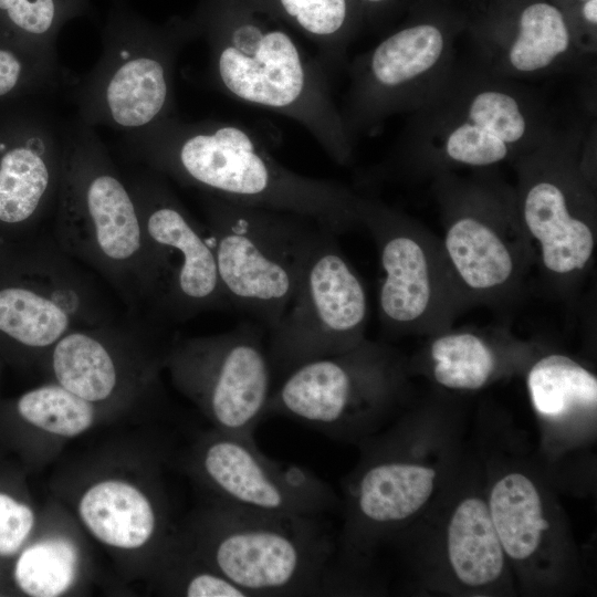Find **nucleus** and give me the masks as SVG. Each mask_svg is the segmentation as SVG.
Wrapping results in <instances>:
<instances>
[{
    "mask_svg": "<svg viewBox=\"0 0 597 597\" xmlns=\"http://www.w3.org/2000/svg\"><path fill=\"white\" fill-rule=\"evenodd\" d=\"M129 156L167 180L244 206L314 219L335 234L358 223V195L281 164L238 123L171 115L125 134Z\"/></svg>",
    "mask_w": 597,
    "mask_h": 597,
    "instance_id": "nucleus-1",
    "label": "nucleus"
},
{
    "mask_svg": "<svg viewBox=\"0 0 597 597\" xmlns=\"http://www.w3.org/2000/svg\"><path fill=\"white\" fill-rule=\"evenodd\" d=\"M192 25L207 43L209 77L218 91L296 122L333 161H350L355 142L329 74L286 30L235 0L214 2Z\"/></svg>",
    "mask_w": 597,
    "mask_h": 597,
    "instance_id": "nucleus-2",
    "label": "nucleus"
},
{
    "mask_svg": "<svg viewBox=\"0 0 597 597\" xmlns=\"http://www.w3.org/2000/svg\"><path fill=\"white\" fill-rule=\"evenodd\" d=\"M544 103L519 81L480 62L455 65L415 112L386 166L402 174H443L515 161L553 128Z\"/></svg>",
    "mask_w": 597,
    "mask_h": 597,
    "instance_id": "nucleus-3",
    "label": "nucleus"
},
{
    "mask_svg": "<svg viewBox=\"0 0 597 597\" xmlns=\"http://www.w3.org/2000/svg\"><path fill=\"white\" fill-rule=\"evenodd\" d=\"M52 238L132 312L151 313L155 282L137 203L105 144L77 117L64 121Z\"/></svg>",
    "mask_w": 597,
    "mask_h": 597,
    "instance_id": "nucleus-4",
    "label": "nucleus"
},
{
    "mask_svg": "<svg viewBox=\"0 0 597 597\" xmlns=\"http://www.w3.org/2000/svg\"><path fill=\"white\" fill-rule=\"evenodd\" d=\"M182 541L248 597L326 595L333 547L320 517L214 499Z\"/></svg>",
    "mask_w": 597,
    "mask_h": 597,
    "instance_id": "nucleus-5",
    "label": "nucleus"
},
{
    "mask_svg": "<svg viewBox=\"0 0 597 597\" xmlns=\"http://www.w3.org/2000/svg\"><path fill=\"white\" fill-rule=\"evenodd\" d=\"M199 193L230 307L269 332L295 297L311 252L326 228L302 214Z\"/></svg>",
    "mask_w": 597,
    "mask_h": 597,
    "instance_id": "nucleus-6",
    "label": "nucleus"
},
{
    "mask_svg": "<svg viewBox=\"0 0 597 597\" xmlns=\"http://www.w3.org/2000/svg\"><path fill=\"white\" fill-rule=\"evenodd\" d=\"M195 36L193 25H156L116 4L103 30L97 63L72 84L75 117L93 128L126 134L175 115L176 62Z\"/></svg>",
    "mask_w": 597,
    "mask_h": 597,
    "instance_id": "nucleus-7",
    "label": "nucleus"
},
{
    "mask_svg": "<svg viewBox=\"0 0 597 597\" xmlns=\"http://www.w3.org/2000/svg\"><path fill=\"white\" fill-rule=\"evenodd\" d=\"M591 130L582 124L553 127L516 164L515 207L528 245H536L543 271L553 280H575L596 247V200L585 157Z\"/></svg>",
    "mask_w": 597,
    "mask_h": 597,
    "instance_id": "nucleus-8",
    "label": "nucleus"
},
{
    "mask_svg": "<svg viewBox=\"0 0 597 597\" xmlns=\"http://www.w3.org/2000/svg\"><path fill=\"white\" fill-rule=\"evenodd\" d=\"M98 280L52 235L17 249L1 243L0 338L44 356L71 331L117 320Z\"/></svg>",
    "mask_w": 597,
    "mask_h": 597,
    "instance_id": "nucleus-9",
    "label": "nucleus"
},
{
    "mask_svg": "<svg viewBox=\"0 0 597 597\" xmlns=\"http://www.w3.org/2000/svg\"><path fill=\"white\" fill-rule=\"evenodd\" d=\"M123 172L137 203L153 269V318L181 323L231 308L206 227L161 175L142 165Z\"/></svg>",
    "mask_w": 597,
    "mask_h": 597,
    "instance_id": "nucleus-10",
    "label": "nucleus"
},
{
    "mask_svg": "<svg viewBox=\"0 0 597 597\" xmlns=\"http://www.w3.org/2000/svg\"><path fill=\"white\" fill-rule=\"evenodd\" d=\"M266 338L248 318L224 333L170 343L165 367L213 429L253 437L272 394Z\"/></svg>",
    "mask_w": 597,
    "mask_h": 597,
    "instance_id": "nucleus-11",
    "label": "nucleus"
},
{
    "mask_svg": "<svg viewBox=\"0 0 597 597\" xmlns=\"http://www.w3.org/2000/svg\"><path fill=\"white\" fill-rule=\"evenodd\" d=\"M437 184L444 219L442 251L458 287L486 298L512 290L530 254L514 190L450 172L440 174Z\"/></svg>",
    "mask_w": 597,
    "mask_h": 597,
    "instance_id": "nucleus-12",
    "label": "nucleus"
},
{
    "mask_svg": "<svg viewBox=\"0 0 597 597\" xmlns=\"http://www.w3.org/2000/svg\"><path fill=\"white\" fill-rule=\"evenodd\" d=\"M336 237L327 229L321 232L295 297L268 332L272 371L285 376L304 363L344 353L365 339V286Z\"/></svg>",
    "mask_w": 597,
    "mask_h": 597,
    "instance_id": "nucleus-13",
    "label": "nucleus"
},
{
    "mask_svg": "<svg viewBox=\"0 0 597 597\" xmlns=\"http://www.w3.org/2000/svg\"><path fill=\"white\" fill-rule=\"evenodd\" d=\"M453 39L433 22L401 28L347 65L342 117L350 138L373 134L390 117L419 108L452 73Z\"/></svg>",
    "mask_w": 597,
    "mask_h": 597,
    "instance_id": "nucleus-14",
    "label": "nucleus"
},
{
    "mask_svg": "<svg viewBox=\"0 0 597 597\" xmlns=\"http://www.w3.org/2000/svg\"><path fill=\"white\" fill-rule=\"evenodd\" d=\"M214 499L269 513L321 517L336 504L332 489L301 465L271 459L253 437L213 429L187 461Z\"/></svg>",
    "mask_w": 597,
    "mask_h": 597,
    "instance_id": "nucleus-15",
    "label": "nucleus"
},
{
    "mask_svg": "<svg viewBox=\"0 0 597 597\" xmlns=\"http://www.w3.org/2000/svg\"><path fill=\"white\" fill-rule=\"evenodd\" d=\"M357 213L379 254L383 326L400 334L433 324L447 302L448 285L459 289L443 251L439 255L411 219L377 200L359 196Z\"/></svg>",
    "mask_w": 597,
    "mask_h": 597,
    "instance_id": "nucleus-16",
    "label": "nucleus"
},
{
    "mask_svg": "<svg viewBox=\"0 0 597 597\" xmlns=\"http://www.w3.org/2000/svg\"><path fill=\"white\" fill-rule=\"evenodd\" d=\"M395 370L387 352L365 339L352 349L300 365L268 401L264 416H282L338 434L360 411L390 395Z\"/></svg>",
    "mask_w": 597,
    "mask_h": 597,
    "instance_id": "nucleus-17",
    "label": "nucleus"
},
{
    "mask_svg": "<svg viewBox=\"0 0 597 597\" xmlns=\"http://www.w3.org/2000/svg\"><path fill=\"white\" fill-rule=\"evenodd\" d=\"M144 325L117 318L71 331L43 356L53 381L97 406L146 386L168 347L149 352Z\"/></svg>",
    "mask_w": 597,
    "mask_h": 597,
    "instance_id": "nucleus-18",
    "label": "nucleus"
},
{
    "mask_svg": "<svg viewBox=\"0 0 597 597\" xmlns=\"http://www.w3.org/2000/svg\"><path fill=\"white\" fill-rule=\"evenodd\" d=\"M64 121L48 108L17 142L0 139V243L53 216L57 200Z\"/></svg>",
    "mask_w": 597,
    "mask_h": 597,
    "instance_id": "nucleus-19",
    "label": "nucleus"
},
{
    "mask_svg": "<svg viewBox=\"0 0 597 597\" xmlns=\"http://www.w3.org/2000/svg\"><path fill=\"white\" fill-rule=\"evenodd\" d=\"M479 62L510 80L583 70L591 56L579 46L565 15L547 2L524 7L509 34L485 38Z\"/></svg>",
    "mask_w": 597,
    "mask_h": 597,
    "instance_id": "nucleus-20",
    "label": "nucleus"
},
{
    "mask_svg": "<svg viewBox=\"0 0 597 597\" xmlns=\"http://www.w3.org/2000/svg\"><path fill=\"white\" fill-rule=\"evenodd\" d=\"M434 479L436 471L419 463L389 459L370 464L350 492L345 546L364 527L390 526L415 515L431 496Z\"/></svg>",
    "mask_w": 597,
    "mask_h": 597,
    "instance_id": "nucleus-21",
    "label": "nucleus"
},
{
    "mask_svg": "<svg viewBox=\"0 0 597 597\" xmlns=\"http://www.w3.org/2000/svg\"><path fill=\"white\" fill-rule=\"evenodd\" d=\"M77 513L90 534L113 548H143L161 534L157 502L125 480L105 479L92 484L80 498Z\"/></svg>",
    "mask_w": 597,
    "mask_h": 597,
    "instance_id": "nucleus-22",
    "label": "nucleus"
},
{
    "mask_svg": "<svg viewBox=\"0 0 597 597\" xmlns=\"http://www.w3.org/2000/svg\"><path fill=\"white\" fill-rule=\"evenodd\" d=\"M448 559L457 579L469 587L496 582L504 570V549L488 504L480 498L462 500L447 531Z\"/></svg>",
    "mask_w": 597,
    "mask_h": 597,
    "instance_id": "nucleus-23",
    "label": "nucleus"
},
{
    "mask_svg": "<svg viewBox=\"0 0 597 597\" xmlns=\"http://www.w3.org/2000/svg\"><path fill=\"white\" fill-rule=\"evenodd\" d=\"M488 507L504 553L515 561L531 558L549 527L533 481L517 472L505 474L494 483Z\"/></svg>",
    "mask_w": 597,
    "mask_h": 597,
    "instance_id": "nucleus-24",
    "label": "nucleus"
},
{
    "mask_svg": "<svg viewBox=\"0 0 597 597\" xmlns=\"http://www.w3.org/2000/svg\"><path fill=\"white\" fill-rule=\"evenodd\" d=\"M256 12L282 18L316 49V57L327 73L347 67L352 40L348 0H258Z\"/></svg>",
    "mask_w": 597,
    "mask_h": 597,
    "instance_id": "nucleus-25",
    "label": "nucleus"
},
{
    "mask_svg": "<svg viewBox=\"0 0 597 597\" xmlns=\"http://www.w3.org/2000/svg\"><path fill=\"white\" fill-rule=\"evenodd\" d=\"M527 388L536 411L558 419L577 408L596 409L597 378L562 354L540 358L527 374Z\"/></svg>",
    "mask_w": 597,
    "mask_h": 597,
    "instance_id": "nucleus-26",
    "label": "nucleus"
},
{
    "mask_svg": "<svg viewBox=\"0 0 597 597\" xmlns=\"http://www.w3.org/2000/svg\"><path fill=\"white\" fill-rule=\"evenodd\" d=\"M13 579L31 597H57L75 584L80 551L65 535L54 534L31 543L18 553Z\"/></svg>",
    "mask_w": 597,
    "mask_h": 597,
    "instance_id": "nucleus-27",
    "label": "nucleus"
},
{
    "mask_svg": "<svg viewBox=\"0 0 597 597\" xmlns=\"http://www.w3.org/2000/svg\"><path fill=\"white\" fill-rule=\"evenodd\" d=\"M433 377L446 388L476 390L486 385L496 369L490 344L472 332H453L436 337L430 345Z\"/></svg>",
    "mask_w": 597,
    "mask_h": 597,
    "instance_id": "nucleus-28",
    "label": "nucleus"
},
{
    "mask_svg": "<svg viewBox=\"0 0 597 597\" xmlns=\"http://www.w3.org/2000/svg\"><path fill=\"white\" fill-rule=\"evenodd\" d=\"M15 409L25 422L62 438H75L86 432L97 413V405L54 381L22 394Z\"/></svg>",
    "mask_w": 597,
    "mask_h": 597,
    "instance_id": "nucleus-29",
    "label": "nucleus"
},
{
    "mask_svg": "<svg viewBox=\"0 0 597 597\" xmlns=\"http://www.w3.org/2000/svg\"><path fill=\"white\" fill-rule=\"evenodd\" d=\"M90 9L88 0H0V13L9 24L28 44L50 53H56L61 29Z\"/></svg>",
    "mask_w": 597,
    "mask_h": 597,
    "instance_id": "nucleus-30",
    "label": "nucleus"
},
{
    "mask_svg": "<svg viewBox=\"0 0 597 597\" xmlns=\"http://www.w3.org/2000/svg\"><path fill=\"white\" fill-rule=\"evenodd\" d=\"M168 574L175 591L188 597H248L181 540L167 552Z\"/></svg>",
    "mask_w": 597,
    "mask_h": 597,
    "instance_id": "nucleus-31",
    "label": "nucleus"
},
{
    "mask_svg": "<svg viewBox=\"0 0 597 597\" xmlns=\"http://www.w3.org/2000/svg\"><path fill=\"white\" fill-rule=\"evenodd\" d=\"M34 524L35 515L30 505L6 492H0V556L18 554Z\"/></svg>",
    "mask_w": 597,
    "mask_h": 597,
    "instance_id": "nucleus-32",
    "label": "nucleus"
},
{
    "mask_svg": "<svg viewBox=\"0 0 597 597\" xmlns=\"http://www.w3.org/2000/svg\"><path fill=\"white\" fill-rule=\"evenodd\" d=\"M364 3H370V4H380V3H385L389 0H359Z\"/></svg>",
    "mask_w": 597,
    "mask_h": 597,
    "instance_id": "nucleus-33",
    "label": "nucleus"
},
{
    "mask_svg": "<svg viewBox=\"0 0 597 597\" xmlns=\"http://www.w3.org/2000/svg\"><path fill=\"white\" fill-rule=\"evenodd\" d=\"M582 1H584V3H586V2L589 1V0H582Z\"/></svg>",
    "mask_w": 597,
    "mask_h": 597,
    "instance_id": "nucleus-34",
    "label": "nucleus"
}]
</instances>
